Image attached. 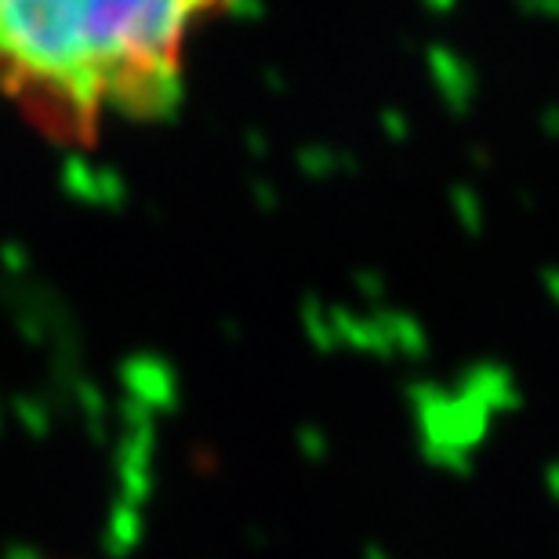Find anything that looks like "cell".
<instances>
[{
	"instance_id": "6da1fadb",
	"label": "cell",
	"mask_w": 559,
	"mask_h": 559,
	"mask_svg": "<svg viewBox=\"0 0 559 559\" xmlns=\"http://www.w3.org/2000/svg\"><path fill=\"white\" fill-rule=\"evenodd\" d=\"M226 0H0V95L66 145L156 120L182 95L197 26Z\"/></svg>"
}]
</instances>
